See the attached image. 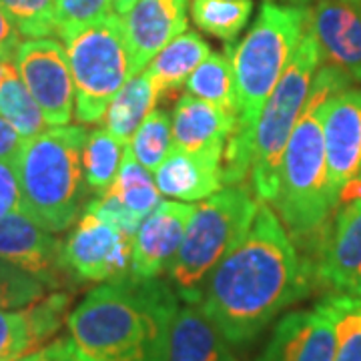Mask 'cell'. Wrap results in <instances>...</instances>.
<instances>
[{
  "mask_svg": "<svg viewBox=\"0 0 361 361\" xmlns=\"http://www.w3.org/2000/svg\"><path fill=\"white\" fill-rule=\"evenodd\" d=\"M307 26L322 52V63L361 82V4L357 0H313Z\"/></svg>",
  "mask_w": 361,
  "mask_h": 361,
  "instance_id": "7c38bea8",
  "label": "cell"
},
{
  "mask_svg": "<svg viewBox=\"0 0 361 361\" xmlns=\"http://www.w3.org/2000/svg\"><path fill=\"white\" fill-rule=\"evenodd\" d=\"M307 28V6L265 0L243 40L227 44L231 59L237 127L223 159L225 185H243L251 171L253 130L269 94L289 65Z\"/></svg>",
  "mask_w": 361,
  "mask_h": 361,
  "instance_id": "3957f363",
  "label": "cell"
},
{
  "mask_svg": "<svg viewBox=\"0 0 361 361\" xmlns=\"http://www.w3.org/2000/svg\"><path fill=\"white\" fill-rule=\"evenodd\" d=\"M185 89H187V94H193L201 101L211 103L237 121L235 92H233V68L227 51L211 52L205 61L195 68L193 75L187 78Z\"/></svg>",
  "mask_w": 361,
  "mask_h": 361,
  "instance_id": "d4e9b609",
  "label": "cell"
},
{
  "mask_svg": "<svg viewBox=\"0 0 361 361\" xmlns=\"http://www.w3.org/2000/svg\"><path fill=\"white\" fill-rule=\"evenodd\" d=\"M173 151L189 155L225 159L227 141L237 127L231 115L223 113L193 94H183L173 111Z\"/></svg>",
  "mask_w": 361,
  "mask_h": 361,
  "instance_id": "d6986e66",
  "label": "cell"
},
{
  "mask_svg": "<svg viewBox=\"0 0 361 361\" xmlns=\"http://www.w3.org/2000/svg\"><path fill=\"white\" fill-rule=\"evenodd\" d=\"M139 0H111V4H113V13L118 14V16H125V14L129 13L130 8L137 4Z\"/></svg>",
  "mask_w": 361,
  "mask_h": 361,
  "instance_id": "ab89813d",
  "label": "cell"
},
{
  "mask_svg": "<svg viewBox=\"0 0 361 361\" xmlns=\"http://www.w3.org/2000/svg\"><path fill=\"white\" fill-rule=\"evenodd\" d=\"M191 0H139L121 16L129 44L133 75L141 73L159 52L187 30Z\"/></svg>",
  "mask_w": 361,
  "mask_h": 361,
  "instance_id": "2e32d148",
  "label": "cell"
},
{
  "mask_svg": "<svg viewBox=\"0 0 361 361\" xmlns=\"http://www.w3.org/2000/svg\"><path fill=\"white\" fill-rule=\"evenodd\" d=\"M337 203H341V205L361 203V179H353L345 183L337 193Z\"/></svg>",
  "mask_w": 361,
  "mask_h": 361,
  "instance_id": "f35d334b",
  "label": "cell"
},
{
  "mask_svg": "<svg viewBox=\"0 0 361 361\" xmlns=\"http://www.w3.org/2000/svg\"><path fill=\"white\" fill-rule=\"evenodd\" d=\"M313 283L291 235L263 201L245 235L209 275L199 307L231 345H247Z\"/></svg>",
  "mask_w": 361,
  "mask_h": 361,
  "instance_id": "6da1fadb",
  "label": "cell"
},
{
  "mask_svg": "<svg viewBox=\"0 0 361 361\" xmlns=\"http://www.w3.org/2000/svg\"><path fill=\"white\" fill-rule=\"evenodd\" d=\"M0 8L25 39L56 37V0H0Z\"/></svg>",
  "mask_w": 361,
  "mask_h": 361,
  "instance_id": "4dcf8cb0",
  "label": "cell"
},
{
  "mask_svg": "<svg viewBox=\"0 0 361 361\" xmlns=\"http://www.w3.org/2000/svg\"><path fill=\"white\" fill-rule=\"evenodd\" d=\"M109 191L141 219H147L161 205V191L151 177V171L137 161L129 145L123 149L121 165Z\"/></svg>",
  "mask_w": 361,
  "mask_h": 361,
  "instance_id": "cb8c5ba5",
  "label": "cell"
},
{
  "mask_svg": "<svg viewBox=\"0 0 361 361\" xmlns=\"http://www.w3.org/2000/svg\"><path fill=\"white\" fill-rule=\"evenodd\" d=\"M319 65L322 52L307 26L253 130L249 177L253 191L265 203H273L279 193L285 147L307 103Z\"/></svg>",
  "mask_w": 361,
  "mask_h": 361,
  "instance_id": "52a82bcc",
  "label": "cell"
},
{
  "mask_svg": "<svg viewBox=\"0 0 361 361\" xmlns=\"http://www.w3.org/2000/svg\"><path fill=\"white\" fill-rule=\"evenodd\" d=\"M133 241L135 237L85 211L63 243L61 259L68 279L78 283H109L127 277L130 273Z\"/></svg>",
  "mask_w": 361,
  "mask_h": 361,
  "instance_id": "9c48e42d",
  "label": "cell"
},
{
  "mask_svg": "<svg viewBox=\"0 0 361 361\" xmlns=\"http://www.w3.org/2000/svg\"><path fill=\"white\" fill-rule=\"evenodd\" d=\"M63 241L26 213L0 217V259L23 269L47 289H61L68 279L63 267Z\"/></svg>",
  "mask_w": 361,
  "mask_h": 361,
  "instance_id": "8fae6325",
  "label": "cell"
},
{
  "mask_svg": "<svg viewBox=\"0 0 361 361\" xmlns=\"http://www.w3.org/2000/svg\"><path fill=\"white\" fill-rule=\"evenodd\" d=\"M44 293L47 287L39 279L0 259V310H23Z\"/></svg>",
  "mask_w": 361,
  "mask_h": 361,
  "instance_id": "d6a6232c",
  "label": "cell"
},
{
  "mask_svg": "<svg viewBox=\"0 0 361 361\" xmlns=\"http://www.w3.org/2000/svg\"><path fill=\"white\" fill-rule=\"evenodd\" d=\"M275 2H283V4H293V6H310L313 0H275Z\"/></svg>",
  "mask_w": 361,
  "mask_h": 361,
  "instance_id": "b9f144b4",
  "label": "cell"
},
{
  "mask_svg": "<svg viewBox=\"0 0 361 361\" xmlns=\"http://www.w3.org/2000/svg\"><path fill=\"white\" fill-rule=\"evenodd\" d=\"M253 0H191V18L199 30L233 44L251 20Z\"/></svg>",
  "mask_w": 361,
  "mask_h": 361,
  "instance_id": "484cf974",
  "label": "cell"
},
{
  "mask_svg": "<svg viewBox=\"0 0 361 361\" xmlns=\"http://www.w3.org/2000/svg\"><path fill=\"white\" fill-rule=\"evenodd\" d=\"M25 141L26 139L18 135V130L0 115V161L14 165L25 147Z\"/></svg>",
  "mask_w": 361,
  "mask_h": 361,
  "instance_id": "8d00e7d4",
  "label": "cell"
},
{
  "mask_svg": "<svg viewBox=\"0 0 361 361\" xmlns=\"http://www.w3.org/2000/svg\"><path fill=\"white\" fill-rule=\"evenodd\" d=\"M16 361H75V351L68 337H59L49 345L30 351Z\"/></svg>",
  "mask_w": 361,
  "mask_h": 361,
  "instance_id": "d590c367",
  "label": "cell"
},
{
  "mask_svg": "<svg viewBox=\"0 0 361 361\" xmlns=\"http://www.w3.org/2000/svg\"><path fill=\"white\" fill-rule=\"evenodd\" d=\"M161 195L195 203L209 199L223 189V161L211 157L171 151L165 163L155 171Z\"/></svg>",
  "mask_w": 361,
  "mask_h": 361,
  "instance_id": "ffe728a7",
  "label": "cell"
},
{
  "mask_svg": "<svg viewBox=\"0 0 361 361\" xmlns=\"http://www.w3.org/2000/svg\"><path fill=\"white\" fill-rule=\"evenodd\" d=\"M63 42L75 80L77 118L85 125L101 123L116 92L133 77L123 20L109 14Z\"/></svg>",
  "mask_w": 361,
  "mask_h": 361,
  "instance_id": "ba28073f",
  "label": "cell"
},
{
  "mask_svg": "<svg viewBox=\"0 0 361 361\" xmlns=\"http://www.w3.org/2000/svg\"><path fill=\"white\" fill-rule=\"evenodd\" d=\"M311 271L315 283H323L334 293L361 297V203H349L339 211Z\"/></svg>",
  "mask_w": 361,
  "mask_h": 361,
  "instance_id": "e0dca14e",
  "label": "cell"
},
{
  "mask_svg": "<svg viewBox=\"0 0 361 361\" xmlns=\"http://www.w3.org/2000/svg\"><path fill=\"white\" fill-rule=\"evenodd\" d=\"M23 211V193L16 169L11 163L0 161V217Z\"/></svg>",
  "mask_w": 361,
  "mask_h": 361,
  "instance_id": "e575fe53",
  "label": "cell"
},
{
  "mask_svg": "<svg viewBox=\"0 0 361 361\" xmlns=\"http://www.w3.org/2000/svg\"><path fill=\"white\" fill-rule=\"evenodd\" d=\"M14 68H16V66H14L11 61H2V59H0V82L8 77V73H13Z\"/></svg>",
  "mask_w": 361,
  "mask_h": 361,
  "instance_id": "60d3db41",
  "label": "cell"
},
{
  "mask_svg": "<svg viewBox=\"0 0 361 361\" xmlns=\"http://www.w3.org/2000/svg\"><path fill=\"white\" fill-rule=\"evenodd\" d=\"M323 139L329 187L337 197L339 189L361 179V89H343L323 113Z\"/></svg>",
  "mask_w": 361,
  "mask_h": 361,
  "instance_id": "5bb4252c",
  "label": "cell"
},
{
  "mask_svg": "<svg viewBox=\"0 0 361 361\" xmlns=\"http://www.w3.org/2000/svg\"><path fill=\"white\" fill-rule=\"evenodd\" d=\"M348 87H351L349 77L336 66L322 63L285 147L279 193L273 205L293 241L307 243L317 239L337 205L327 175L323 113L327 103Z\"/></svg>",
  "mask_w": 361,
  "mask_h": 361,
  "instance_id": "277c9868",
  "label": "cell"
},
{
  "mask_svg": "<svg viewBox=\"0 0 361 361\" xmlns=\"http://www.w3.org/2000/svg\"><path fill=\"white\" fill-rule=\"evenodd\" d=\"M14 66L51 127H66L75 115V80L66 49L54 39L20 44Z\"/></svg>",
  "mask_w": 361,
  "mask_h": 361,
  "instance_id": "30bf717a",
  "label": "cell"
},
{
  "mask_svg": "<svg viewBox=\"0 0 361 361\" xmlns=\"http://www.w3.org/2000/svg\"><path fill=\"white\" fill-rule=\"evenodd\" d=\"M179 295L167 281L127 275L90 289L68 313L77 361H169Z\"/></svg>",
  "mask_w": 361,
  "mask_h": 361,
  "instance_id": "7a4b0ae2",
  "label": "cell"
},
{
  "mask_svg": "<svg viewBox=\"0 0 361 361\" xmlns=\"http://www.w3.org/2000/svg\"><path fill=\"white\" fill-rule=\"evenodd\" d=\"M169 361H237V355L199 303H185L171 329Z\"/></svg>",
  "mask_w": 361,
  "mask_h": 361,
  "instance_id": "44dd1931",
  "label": "cell"
},
{
  "mask_svg": "<svg viewBox=\"0 0 361 361\" xmlns=\"http://www.w3.org/2000/svg\"><path fill=\"white\" fill-rule=\"evenodd\" d=\"M123 145L106 129L90 130L82 149V169L92 197L109 191L123 157Z\"/></svg>",
  "mask_w": 361,
  "mask_h": 361,
  "instance_id": "4316f807",
  "label": "cell"
},
{
  "mask_svg": "<svg viewBox=\"0 0 361 361\" xmlns=\"http://www.w3.org/2000/svg\"><path fill=\"white\" fill-rule=\"evenodd\" d=\"M85 211L97 215L99 219H103L104 223L113 225L118 231L129 235V237L137 235L141 223L145 221L141 217H137L133 211H129L111 191L99 195V197H92L89 203H87V207H85Z\"/></svg>",
  "mask_w": 361,
  "mask_h": 361,
  "instance_id": "836d02e7",
  "label": "cell"
},
{
  "mask_svg": "<svg viewBox=\"0 0 361 361\" xmlns=\"http://www.w3.org/2000/svg\"><path fill=\"white\" fill-rule=\"evenodd\" d=\"M20 32L16 30V26L11 23V18L6 13L0 8V59L2 61H11L16 59V52L20 49Z\"/></svg>",
  "mask_w": 361,
  "mask_h": 361,
  "instance_id": "74e56055",
  "label": "cell"
},
{
  "mask_svg": "<svg viewBox=\"0 0 361 361\" xmlns=\"http://www.w3.org/2000/svg\"><path fill=\"white\" fill-rule=\"evenodd\" d=\"M209 54L211 47L193 30H185L171 40L145 68L155 85L159 99H173Z\"/></svg>",
  "mask_w": 361,
  "mask_h": 361,
  "instance_id": "7402d4cb",
  "label": "cell"
},
{
  "mask_svg": "<svg viewBox=\"0 0 361 361\" xmlns=\"http://www.w3.org/2000/svg\"><path fill=\"white\" fill-rule=\"evenodd\" d=\"M336 329L325 301L283 315L255 361H334Z\"/></svg>",
  "mask_w": 361,
  "mask_h": 361,
  "instance_id": "4fadbf2b",
  "label": "cell"
},
{
  "mask_svg": "<svg viewBox=\"0 0 361 361\" xmlns=\"http://www.w3.org/2000/svg\"><path fill=\"white\" fill-rule=\"evenodd\" d=\"M334 317L336 355L334 361H361V297L329 293L323 297Z\"/></svg>",
  "mask_w": 361,
  "mask_h": 361,
  "instance_id": "f1b7e54d",
  "label": "cell"
},
{
  "mask_svg": "<svg viewBox=\"0 0 361 361\" xmlns=\"http://www.w3.org/2000/svg\"><path fill=\"white\" fill-rule=\"evenodd\" d=\"M133 155L151 173L165 163L173 151V121L165 109H153L129 142Z\"/></svg>",
  "mask_w": 361,
  "mask_h": 361,
  "instance_id": "f546056e",
  "label": "cell"
},
{
  "mask_svg": "<svg viewBox=\"0 0 361 361\" xmlns=\"http://www.w3.org/2000/svg\"><path fill=\"white\" fill-rule=\"evenodd\" d=\"M259 203L243 185L225 187L197 205L169 267V283L185 303H199L209 275L255 219Z\"/></svg>",
  "mask_w": 361,
  "mask_h": 361,
  "instance_id": "8992f818",
  "label": "cell"
},
{
  "mask_svg": "<svg viewBox=\"0 0 361 361\" xmlns=\"http://www.w3.org/2000/svg\"><path fill=\"white\" fill-rule=\"evenodd\" d=\"M195 209V203L165 201L142 221L133 241L130 275L157 279L167 273L183 245Z\"/></svg>",
  "mask_w": 361,
  "mask_h": 361,
  "instance_id": "9a60e30c",
  "label": "cell"
},
{
  "mask_svg": "<svg viewBox=\"0 0 361 361\" xmlns=\"http://www.w3.org/2000/svg\"><path fill=\"white\" fill-rule=\"evenodd\" d=\"M87 137L85 127H52L25 141L14 163L23 213L47 231H66L90 201L82 169Z\"/></svg>",
  "mask_w": 361,
  "mask_h": 361,
  "instance_id": "5b68a950",
  "label": "cell"
},
{
  "mask_svg": "<svg viewBox=\"0 0 361 361\" xmlns=\"http://www.w3.org/2000/svg\"><path fill=\"white\" fill-rule=\"evenodd\" d=\"M357 2H360V4H361V0H357Z\"/></svg>",
  "mask_w": 361,
  "mask_h": 361,
  "instance_id": "7bdbcfd3",
  "label": "cell"
},
{
  "mask_svg": "<svg viewBox=\"0 0 361 361\" xmlns=\"http://www.w3.org/2000/svg\"><path fill=\"white\" fill-rule=\"evenodd\" d=\"M75 361H77V360H75Z\"/></svg>",
  "mask_w": 361,
  "mask_h": 361,
  "instance_id": "ee69618b",
  "label": "cell"
},
{
  "mask_svg": "<svg viewBox=\"0 0 361 361\" xmlns=\"http://www.w3.org/2000/svg\"><path fill=\"white\" fill-rule=\"evenodd\" d=\"M159 94L147 71H141L125 82L104 113V129L123 147H127L142 121L155 109Z\"/></svg>",
  "mask_w": 361,
  "mask_h": 361,
  "instance_id": "603a6c76",
  "label": "cell"
},
{
  "mask_svg": "<svg viewBox=\"0 0 361 361\" xmlns=\"http://www.w3.org/2000/svg\"><path fill=\"white\" fill-rule=\"evenodd\" d=\"M111 11V0H56V37L66 40L113 14Z\"/></svg>",
  "mask_w": 361,
  "mask_h": 361,
  "instance_id": "1f68e13d",
  "label": "cell"
},
{
  "mask_svg": "<svg viewBox=\"0 0 361 361\" xmlns=\"http://www.w3.org/2000/svg\"><path fill=\"white\" fill-rule=\"evenodd\" d=\"M0 115L4 116L23 139H35L49 129L40 106L20 80L16 68L0 82Z\"/></svg>",
  "mask_w": 361,
  "mask_h": 361,
  "instance_id": "83f0119b",
  "label": "cell"
},
{
  "mask_svg": "<svg viewBox=\"0 0 361 361\" xmlns=\"http://www.w3.org/2000/svg\"><path fill=\"white\" fill-rule=\"evenodd\" d=\"M68 305L71 295L54 291L23 310H0V361H16L42 348L63 327Z\"/></svg>",
  "mask_w": 361,
  "mask_h": 361,
  "instance_id": "ac0fdd59",
  "label": "cell"
}]
</instances>
